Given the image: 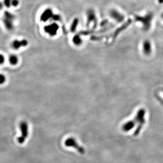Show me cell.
Wrapping results in <instances>:
<instances>
[{
  "instance_id": "6da1fadb",
  "label": "cell",
  "mask_w": 163,
  "mask_h": 163,
  "mask_svg": "<svg viewBox=\"0 0 163 163\" xmlns=\"http://www.w3.org/2000/svg\"><path fill=\"white\" fill-rule=\"evenodd\" d=\"M40 22L48 23L53 21L60 22L61 21V15L55 11V9L50 6L44 8L40 14Z\"/></svg>"
},
{
  "instance_id": "7a4b0ae2",
  "label": "cell",
  "mask_w": 163,
  "mask_h": 163,
  "mask_svg": "<svg viewBox=\"0 0 163 163\" xmlns=\"http://www.w3.org/2000/svg\"><path fill=\"white\" fill-rule=\"evenodd\" d=\"M146 114V111L144 109H141L138 110V111L136 115L135 116L134 121L136 122H138L139 123L138 127H137L134 133L135 136H137L140 133L142 127L145 123V116Z\"/></svg>"
},
{
  "instance_id": "3957f363",
  "label": "cell",
  "mask_w": 163,
  "mask_h": 163,
  "mask_svg": "<svg viewBox=\"0 0 163 163\" xmlns=\"http://www.w3.org/2000/svg\"><path fill=\"white\" fill-rule=\"evenodd\" d=\"M153 18V14L152 13H148L144 16L135 15V20L141 23L145 30H148L150 28L152 20Z\"/></svg>"
},
{
  "instance_id": "277c9868",
  "label": "cell",
  "mask_w": 163,
  "mask_h": 163,
  "mask_svg": "<svg viewBox=\"0 0 163 163\" xmlns=\"http://www.w3.org/2000/svg\"><path fill=\"white\" fill-rule=\"evenodd\" d=\"M57 21H53L48 22L47 25H45L44 27V32L49 35L50 37H55L57 35L58 31L60 26Z\"/></svg>"
},
{
  "instance_id": "5b68a950",
  "label": "cell",
  "mask_w": 163,
  "mask_h": 163,
  "mask_svg": "<svg viewBox=\"0 0 163 163\" xmlns=\"http://www.w3.org/2000/svg\"><path fill=\"white\" fill-rule=\"evenodd\" d=\"M108 15L110 19L117 23L122 22L125 18V15L121 12L116 7H112L109 9Z\"/></svg>"
},
{
  "instance_id": "8992f818",
  "label": "cell",
  "mask_w": 163,
  "mask_h": 163,
  "mask_svg": "<svg viewBox=\"0 0 163 163\" xmlns=\"http://www.w3.org/2000/svg\"><path fill=\"white\" fill-rule=\"evenodd\" d=\"M86 20V26L89 27L91 23L93 24V28H96L97 25V13L93 9H89L85 14Z\"/></svg>"
},
{
  "instance_id": "52a82bcc",
  "label": "cell",
  "mask_w": 163,
  "mask_h": 163,
  "mask_svg": "<svg viewBox=\"0 0 163 163\" xmlns=\"http://www.w3.org/2000/svg\"><path fill=\"white\" fill-rule=\"evenodd\" d=\"M20 128L21 132V135L18 138V142L19 144H23L28 136V125L27 122H21L20 125Z\"/></svg>"
},
{
  "instance_id": "ba28073f",
  "label": "cell",
  "mask_w": 163,
  "mask_h": 163,
  "mask_svg": "<svg viewBox=\"0 0 163 163\" xmlns=\"http://www.w3.org/2000/svg\"><path fill=\"white\" fill-rule=\"evenodd\" d=\"M3 23L6 28L8 30H12L14 29V16L12 15L11 14L6 12L4 14V17H3Z\"/></svg>"
},
{
  "instance_id": "9c48e42d",
  "label": "cell",
  "mask_w": 163,
  "mask_h": 163,
  "mask_svg": "<svg viewBox=\"0 0 163 163\" xmlns=\"http://www.w3.org/2000/svg\"><path fill=\"white\" fill-rule=\"evenodd\" d=\"M65 145L66 147L75 148L81 154H83L85 152V150L83 148L79 146L78 142H76V140L73 138H69L67 139L65 142Z\"/></svg>"
},
{
  "instance_id": "30bf717a",
  "label": "cell",
  "mask_w": 163,
  "mask_h": 163,
  "mask_svg": "<svg viewBox=\"0 0 163 163\" xmlns=\"http://www.w3.org/2000/svg\"><path fill=\"white\" fill-rule=\"evenodd\" d=\"M27 45H28V42L27 40H25V39L21 40V41L15 40L12 42V47L15 50H19L20 47H26Z\"/></svg>"
},
{
  "instance_id": "8fae6325",
  "label": "cell",
  "mask_w": 163,
  "mask_h": 163,
  "mask_svg": "<svg viewBox=\"0 0 163 163\" xmlns=\"http://www.w3.org/2000/svg\"><path fill=\"white\" fill-rule=\"evenodd\" d=\"M135 125H136V122L134 120H130L127 122L122 125V129L125 132H128L133 129V127H135Z\"/></svg>"
},
{
  "instance_id": "7c38bea8",
  "label": "cell",
  "mask_w": 163,
  "mask_h": 163,
  "mask_svg": "<svg viewBox=\"0 0 163 163\" xmlns=\"http://www.w3.org/2000/svg\"><path fill=\"white\" fill-rule=\"evenodd\" d=\"M142 49L144 53L146 55H149L151 54L152 52V46L150 42L148 40H146L144 42L143 46H142Z\"/></svg>"
},
{
  "instance_id": "4fadbf2b",
  "label": "cell",
  "mask_w": 163,
  "mask_h": 163,
  "mask_svg": "<svg viewBox=\"0 0 163 163\" xmlns=\"http://www.w3.org/2000/svg\"><path fill=\"white\" fill-rule=\"evenodd\" d=\"M73 42L74 45L76 46H80L82 44V39L81 37V35L79 34H76L74 36V37L73 38Z\"/></svg>"
},
{
  "instance_id": "5bb4252c",
  "label": "cell",
  "mask_w": 163,
  "mask_h": 163,
  "mask_svg": "<svg viewBox=\"0 0 163 163\" xmlns=\"http://www.w3.org/2000/svg\"><path fill=\"white\" fill-rule=\"evenodd\" d=\"M9 62L13 65H15L18 63V58L15 55H12L9 58Z\"/></svg>"
},
{
  "instance_id": "9a60e30c",
  "label": "cell",
  "mask_w": 163,
  "mask_h": 163,
  "mask_svg": "<svg viewBox=\"0 0 163 163\" xmlns=\"http://www.w3.org/2000/svg\"><path fill=\"white\" fill-rule=\"evenodd\" d=\"M78 20H74L73 22L72 25L70 27V31L72 32H75L76 30V27L78 26Z\"/></svg>"
},
{
  "instance_id": "2e32d148",
  "label": "cell",
  "mask_w": 163,
  "mask_h": 163,
  "mask_svg": "<svg viewBox=\"0 0 163 163\" xmlns=\"http://www.w3.org/2000/svg\"><path fill=\"white\" fill-rule=\"evenodd\" d=\"M6 77L3 75L0 74V84L4 83L5 81H6Z\"/></svg>"
},
{
  "instance_id": "e0dca14e",
  "label": "cell",
  "mask_w": 163,
  "mask_h": 163,
  "mask_svg": "<svg viewBox=\"0 0 163 163\" xmlns=\"http://www.w3.org/2000/svg\"><path fill=\"white\" fill-rule=\"evenodd\" d=\"M4 62V57L3 55L0 54V64H2Z\"/></svg>"
},
{
  "instance_id": "ac0fdd59",
  "label": "cell",
  "mask_w": 163,
  "mask_h": 163,
  "mask_svg": "<svg viewBox=\"0 0 163 163\" xmlns=\"http://www.w3.org/2000/svg\"><path fill=\"white\" fill-rule=\"evenodd\" d=\"M158 2H159V3H163V0H158Z\"/></svg>"
},
{
  "instance_id": "d6986e66",
  "label": "cell",
  "mask_w": 163,
  "mask_h": 163,
  "mask_svg": "<svg viewBox=\"0 0 163 163\" xmlns=\"http://www.w3.org/2000/svg\"><path fill=\"white\" fill-rule=\"evenodd\" d=\"M2 6H2V4L0 3V10H1V9H2Z\"/></svg>"
},
{
  "instance_id": "ffe728a7",
  "label": "cell",
  "mask_w": 163,
  "mask_h": 163,
  "mask_svg": "<svg viewBox=\"0 0 163 163\" xmlns=\"http://www.w3.org/2000/svg\"><path fill=\"white\" fill-rule=\"evenodd\" d=\"M162 16H163V15H162Z\"/></svg>"
}]
</instances>
